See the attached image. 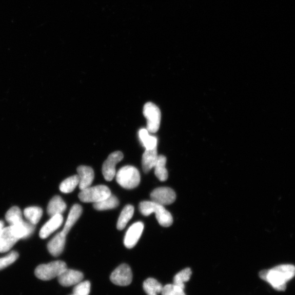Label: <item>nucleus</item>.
Instances as JSON below:
<instances>
[{
	"mask_svg": "<svg viewBox=\"0 0 295 295\" xmlns=\"http://www.w3.org/2000/svg\"><path fill=\"white\" fill-rule=\"evenodd\" d=\"M295 276V266L292 265H281L271 269H266L259 273L261 279L270 284L277 291L286 290V283Z\"/></svg>",
	"mask_w": 295,
	"mask_h": 295,
	"instance_id": "f257e3e1",
	"label": "nucleus"
},
{
	"mask_svg": "<svg viewBox=\"0 0 295 295\" xmlns=\"http://www.w3.org/2000/svg\"><path fill=\"white\" fill-rule=\"evenodd\" d=\"M141 213L145 216H148L153 213L159 224L167 227L172 225L173 222L171 214L165 209L164 206L151 201H143L140 204Z\"/></svg>",
	"mask_w": 295,
	"mask_h": 295,
	"instance_id": "f03ea898",
	"label": "nucleus"
},
{
	"mask_svg": "<svg viewBox=\"0 0 295 295\" xmlns=\"http://www.w3.org/2000/svg\"><path fill=\"white\" fill-rule=\"evenodd\" d=\"M115 175L117 183L126 189H132L137 187L141 181L139 170L132 166L123 167Z\"/></svg>",
	"mask_w": 295,
	"mask_h": 295,
	"instance_id": "7ed1b4c3",
	"label": "nucleus"
},
{
	"mask_svg": "<svg viewBox=\"0 0 295 295\" xmlns=\"http://www.w3.org/2000/svg\"><path fill=\"white\" fill-rule=\"evenodd\" d=\"M67 265L64 261H55L47 264L38 266L35 269V276L42 281H50L60 275Z\"/></svg>",
	"mask_w": 295,
	"mask_h": 295,
	"instance_id": "20e7f679",
	"label": "nucleus"
},
{
	"mask_svg": "<svg viewBox=\"0 0 295 295\" xmlns=\"http://www.w3.org/2000/svg\"><path fill=\"white\" fill-rule=\"evenodd\" d=\"M112 194L110 189L106 185H100L82 190L78 195L82 202L86 203H97Z\"/></svg>",
	"mask_w": 295,
	"mask_h": 295,
	"instance_id": "39448f33",
	"label": "nucleus"
},
{
	"mask_svg": "<svg viewBox=\"0 0 295 295\" xmlns=\"http://www.w3.org/2000/svg\"><path fill=\"white\" fill-rule=\"evenodd\" d=\"M143 115L146 117L147 129L150 133H156L160 128L162 114L159 108L153 103H147L143 110Z\"/></svg>",
	"mask_w": 295,
	"mask_h": 295,
	"instance_id": "423d86ee",
	"label": "nucleus"
},
{
	"mask_svg": "<svg viewBox=\"0 0 295 295\" xmlns=\"http://www.w3.org/2000/svg\"><path fill=\"white\" fill-rule=\"evenodd\" d=\"M124 155L120 151H114L108 156L104 162L102 172L107 181H111L116 175V165L123 159Z\"/></svg>",
	"mask_w": 295,
	"mask_h": 295,
	"instance_id": "0eeeda50",
	"label": "nucleus"
},
{
	"mask_svg": "<svg viewBox=\"0 0 295 295\" xmlns=\"http://www.w3.org/2000/svg\"><path fill=\"white\" fill-rule=\"evenodd\" d=\"M111 282L118 286L129 285L132 281L131 269L127 264H122L117 267L110 276Z\"/></svg>",
	"mask_w": 295,
	"mask_h": 295,
	"instance_id": "6e6552de",
	"label": "nucleus"
},
{
	"mask_svg": "<svg viewBox=\"0 0 295 295\" xmlns=\"http://www.w3.org/2000/svg\"><path fill=\"white\" fill-rule=\"evenodd\" d=\"M150 198L151 201L164 206L173 204L176 199V194L171 188L160 187L151 192Z\"/></svg>",
	"mask_w": 295,
	"mask_h": 295,
	"instance_id": "1a4fd4ad",
	"label": "nucleus"
},
{
	"mask_svg": "<svg viewBox=\"0 0 295 295\" xmlns=\"http://www.w3.org/2000/svg\"><path fill=\"white\" fill-rule=\"evenodd\" d=\"M143 229L144 224L142 222H137L133 224L126 232L124 238V245L128 248L131 249L136 245L140 240Z\"/></svg>",
	"mask_w": 295,
	"mask_h": 295,
	"instance_id": "9d476101",
	"label": "nucleus"
},
{
	"mask_svg": "<svg viewBox=\"0 0 295 295\" xmlns=\"http://www.w3.org/2000/svg\"><path fill=\"white\" fill-rule=\"evenodd\" d=\"M57 278L58 283L61 285L68 287V286L77 285L82 282L84 276L80 271L67 268Z\"/></svg>",
	"mask_w": 295,
	"mask_h": 295,
	"instance_id": "9b49d317",
	"label": "nucleus"
},
{
	"mask_svg": "<svg viewBox=\"0 0 295 295\" xmlns=\"http://www.w3.org/2000/svg\"><path fill=\"white\" fill-rule=\"evenodd\" d=\"M19 240L13 233L10 226L4 227L0 233V252L9 251Z\"/></svg>",
	"mask_w": 295,
	"mask_h": 295,
	"instance_id": "f8f14e48",
	"label": "nucleus"
},
{
	"mask_svg": "<svg viewBox=\"0 0 295 295\" xmlns=\"http://www.w3.org/2000/svg\"><path fill=\"white\" fill-rule=\"evenodd\" d=\"M78 175L79 177V188L83 190L90 187L94 179V172L92 168L89 166H80L77 168Z\"/></svg>",
	"mask_w": 295,
	"mask_h": 295,
	"instance_id": "ddd939ff",
	"label": "nucleus"
},
{
	"mask_svg": "<svg viewBox=\"0 0 295 295\" xmlns=\"http://www.w3.org/2000/svg\"><path fill=\"white\" fill-rule=\"evenodd\" d=\"M64 221V218L62 214H57L52 217L50 220L48 221L42 227L40 236L42 239H45L60 227Z\"/></svg>",
	"mask_w": 295,
	"mask_h": 295,
	"instance_id": "4468645a",
	"label": "nucleus"
},
{
	"mask_svg": "<svg viewBox=\"0 0 295 295\" xmlns=\"http://www.w3.org/2000/svg\"><path fill=\"white\" fill-rule=\"evenodd\" d=\"M10 226L15 237L19 240L28 238L35 230L34 225L23 220Z\"/></svg>",
	"mask_w": 295,
	"mask_h": 295,
	"instance_id": "2eb2a0df",
	"label": "nucleus"
},
{
	"mask_svg": "<svg viewBox=\"0 0 295 295\" xmlns=\"http://www.w3.org/2000/svg\"><path fill=\"white\" fill-rule=\"evenodd\" d=\"M66 236L62 231L56 234L48 244V249L54 257H58L62 253L65 246Z\"/></svg>",
	"mask_w": 295,
	"mask_h": 295,
	"instance_id": "dca6fc26",
	"label": "nucleus"
},
{
	"mask_svg": "<svg viewBox=\"0 0 295 295\" xmlns=\"http://www.w3.org/2000/svg\"><path fill=\"white\" fill-rule=\"evenodd\" d=\"M157 148L146 149L142 159V168L145 173H148L154 168L158 157Z\"/></svg>",
	"mask_w": 295,
	"mask_h": 295,
	"instance_id": "f3484780",
	"label": "nucleus"
},
{
	"mask_svg": "<svg viewBox=\"0 0 295 295\" xmlns=\"http://www.w3.org/2000/svg\"><path fill=\"white\" fill-rule=\"evenodd\" d=\"M82 211V207L80 205L75 204L72 206L62 231L65 235L69 232L72 226L78 220Z\"/></svg>",
	"mask_w": 295,
	"mask_h": 295,
	"instance_id": "a211bd4d",
	"label": "nucleus"
},
{
	"mask_svg": "<svg viewBox=\"0 0 295 295\" xmlns=\"http://www.w3.org/2000/svg\"><path fill=\"white\" fill-rule=\"evenodd\" d=\"M66 209L65 202L61 196H55L50 201L47 207V213L50 217L62 214Z\"/></svg>",
	"mask_w": 295,
	"mask_h": 295,
	"instance_id": "6ab92c4d",
	"label": "nucleus"
},
{
	"mask_svg": "<svg viewBox=\"0 0 295 295\" xmlns=\"http://www.w3.org/2000/svg\"><path fill=\"white\" fill-rule=\"evenodd\" d=\"M147 129L142 128L139 132V136L142 145L146 149L157 148L158 139L150 135Z\"/></svg>",
	"mask_w": 295,
	"mask_h": 295,
	"instance_id": "aec40b11",
	"label": "nucleus"
},
{
	"mask_svg": "<svg viewBox=\"0 0 295 295\" xmlns=\"http://www.w3.org/2000/svg\"><path fill=\"white\" fill-rule=\"evenodd\" d=\"M167 159L162 155H159L156 163L154 167L155 174L157 178L162 182L166 181L168 176V171L166 168Z\"/></svg>",
	"mask_w": 295,
	"mask_h": 295,
	"instance_id": "412c9836",
	"label": "nucleus"
},
{
	"mask_svg": "<svg viewBox=\"0 0 295 295\" xmlns=\"http://www.w3.org/2000/svg\"><path fill=\"white\" fill-rule=\"evenodd\" d=\"M134 214V207L132 205H126L122 210L118 219L116 227L117 230H122L131 220Z\"/></svg>",
	"mask_w": 295,
	"mask_h": 295,
	"instance_id": "4be33fe9",
	"label": "nucleus"
},
{
	"mask_svg": "<svg viewBox=\"0 0 295 295\" xmlns=\"http://www.w3.org/2000/svg\"><path fill=\"white\" fill-rule=\"evenodd\" d=\"M143 289L147 295H158L162 293L163 286L157 280L152 278H149L143 283Z\"/></svg>",
	"mask_w": 295,
	"mask_h": 295,
	"instance_id": "5701e85b",
	"label": "nucleus"
},
{
	"mask_svg": "<svg viewBox=\"0 0 295 295\" xmlns=\"http://www.w3.org/2000/svg\"><path fill=\"white\" fill-rule=\"evenodd\" d=\"M119 200L116 196L111 195L106 199L93 205L94 208L97 210H105L114 209L119 206Z\"/></svg>",
	"mask_w": 295,
	"mask_h": 295,
	"instance_id": "b1692460",
	"label": "nucleus"
},
{
	"mask_svg": "<svg viewBox=\"0 0 295 295\" xmlns=\"http://www.w3.org/2000/svg\"><path fill=\"white\" fill-rule=\"evenodd\" d=\"M24 214L29 223L35 225L40 222L43 210L38 207H30L25 209Z\"/></svg>",
	"mask_w": 295,
	"mask_h": 295,
	"instance_id": "393cba45",
	"label": "nucleus"
},
{
	"mask_svg": "<svg viewBox=\"0 0 295 295\" xmlns=\"http://www.w3.org/2000/svg\"><path fill=\"white\" fill-rule=\"evenodd\" d=\"M80 182L78 175H74L66 179L60 185L61 191L65 193L72 192L78 185Z\"/></svg>",
	"mask_w": 295,
	"mask_h": 295,
	"instance_id": "a878e982",
	"label": "nucleus"
},
{
	"mask_svg": "<svg viewBox=\"0 0 295 295\" xmlns=\"http://www.w3.org/2000/svg\"><path fill=\"white\" fill-rule=\"evenodd\" d=\"M192 274V271L190 268H186L177 273L174 277L173 284L179 287L184 289L185 283L188 282Z\"/></svg>",
	"mask_w": 295,
	"mask_h": 295,
	"instance_id": "bb28decb",
	"label": "nucleus"
},
{
	"mask_svg": "<svg viewBox=\"0 0 295 295\" xmlns=\"http://www.w3.org/2000/svg\"><path fill=\"white\" fill-rule=\"evenodd\" d=\"M6 220L10 225L23 221L22 213L20 208L15 206L8 210L6 214Z\"/></svg>",
	"mask_w": 295,
	"mask_h": 295,
	"instance_id": "cd10ccee",
	"label": "nucleus"
},
{
	"mask_svg": "<svg viewBox=\"0 0 295 295\" xmlns=\"http://www.w3.org/2000/svg\"><path fill=\"white\" fill-rule=\"evenodd\" d=\"M18 257V252L13 251L7 256L0 258V270H2V269L13 264Z\"/></svg>",
	"mask_w": 295,
	"mask_h": 295,
	"instance_id": "c85d7f7f",
	"label": "nucleus"
},
{
	"mask_svg": "<svg viewBox=\"0 0 295 295\" xmlns=\"http://www.w3.org/2000/svg\"><path fill=\"white\" fill-rule=\"evenodd\" d=\"M91 284L89 281H82L75 285L73 294L75 295H89L90 292Z\"/></svg>",
	"mask_w": 295,
	"mask_h": 295,
	"instance_id": "c756f323",
	"label": "nucleus"
},
{
	"mask_svg": "<svg viewBox=\"0 0 295 295\" xmlns=\"http://www.w3.org/2000/svg\"><path fill=\"white\" fill-rule=\"evenodd\" d=\"M162 295H186L184 289L175 285L167 284L163 287Z\"/></svg>",
	"mask_w": 295,
	"mask_h": 295,
	"instance_id": "7c9ffc66",
	"label": "nucleus"
},
{
	"mask_svg": "<svg viewBox=\"0 0 295 295\" xmlns=\"http://www.w3.org/2000/svg\"><path fill=\"white\" fill-rule=\"evenodd\" d=\"M4 228V223L3 221H0V233H2Z\"/></svg>",
	"mask_w": 295,
	"mask_h": 295,
	"instance_id": "2f4dec72",
	"label": "nucleus"
},
{
	"mask_svg": "<svg viewBox=\"0 0 295 295\" xmlns=\"http://www.w3.org/2000/svg\"><path fill=\"white\" fill-rule=\"evenodd\" d=\"M71 295H75V294H71Z\"/></svg>",
	"mask_w": 295,
	"mask_h": 295,
	"instance_id": "473e14b6",
	"label": "nucleus"
}]
</instances>
